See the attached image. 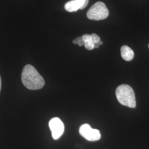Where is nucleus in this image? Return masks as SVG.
<instances>
[{"label": "nucleus", "instance_id": "1", "mask_svg": "<svg viewBox=\"0 0 149 149\" xmlns=\"http://www.w3.org/2000/svg\"><path fill=\"white\" fill-rule=\"evenodd\" d=\"M22 82L24 86L31 90L42 88L45 85L43 77L31 65H26L22 71Z\"/></svg>", "mask_w": 149, "mask_h": 149}, {"label": "nucleus", "instance_id": "2", "mask_svg": "<svg viewBox=\"0 0 149 149\" xmlns=\"http://www.w3.org/2000/svg\"><path fill=\"white\" fill-rule=\"evenodd\" d=\"M116 95L118 102L123 106L134 108L136 103L133 89L128 85L119 86L116 91Z\"/></svg>", "mask_w": 149, "mask_h": 149}, {"label": "nucleus", "instance_id": "3", "mask_svg": "<svg viewBox=\"0 0 149 149\" xmlns=\"http://www.w3.org/2000/svg\"><path fill=\"white\" fill-rule=\"evenodd\" d=\"M109 15V11L106 6L102 2H97L92 6L87 13L88 18L94 21L106 19Z\"/></svg>", "mask_w": 149, "mask_h": 149}, {"label": "nucleus", "instance_id": "4", "mask_svg": "<svg viewBox=\"0 0 149 149\" xmlns=\"http://www.w3.org/2000/svg\"><path fill=\"white\" fill-rule=\"evenodd\" d=\"M80 135L90 141H96L101 138L100 130L92 129L88 124L82 125L79 129Z\"/></svg>", "mask_w": 149, "mask_h": 149}, {"label": "nucleus", "instance_id": "5", "mask_svg": "<svg viewBox=\"0 0 149 149\" xmlns=\"http://www.w3.org/2000/svg\"><path fill=\"white\" fill-rule=\"evenodd\" d=\"M49 125L53 138L54 140L59 139L64 133L65 127L63 122L59 118H54L49 121Z\"/></svg>", "mask_w": 149, "mask_h": 149}, {"label": "nucleus", "instance_id": "6", "mask_svg": "<svg viewBox=\"0 0 149 149\" xmlns=\"http://www.w3.org/2000/svg\"><path fill=\"white\" fill-rule=\"evenodd\" d=\"M89 0H72L66 3L65 9L69 12H73L83 10L88 3Z\"/></svg>", "mask_w": 149, "mask_h": 149}, {"label": "nucleus", "instance_id": "7", "mask_svg": "<svg viewBox=\"0 0 149 149\" xmlns=\"http://www.w3.org/2000/svg\"><path fill=\"white\" fill-rule=\"evenodd\" d=\"M121 55L123 59L125 61H130L133 59L134 53L133 50L127 45H123L121 49Z\"/></svg>", "mask_w": 149, "mask_h": 149}, {"label": "nucleus", "instance_id": "8", "mask_svg": "<svg viewBox=\"0 0 149 149\" xmlns=\"http://www.w3.org/2000/svg\"><path fill=\"white\" fill-rule=\"evenodd\" d=\"M82 38L85 43V47L88 50H91L94 49V43L93 42L91 35L86 34L82 36Z\"/></svg>", "mask_w": 149, "mask_h": 149}, {"label": "nucleus", "instance_id": "9", "mask_svg": "<svg viewBox=\"0 0 149 149\" xmlns=\"http://www.w3.org/2000/svg\"><path fill=\"white\" fill-rule=\"evenodd\" d=\"M91 37L92 40V41H93L94 44L99 43V42L101 40V39H100V37L98 35H97L96 34H92L91 35Z\"/></svg>", "mask_w": 149, "mask_h": 149}, {"label": "nucleus", "instance_id": "10", "mask_svg": "<svg viewBox=\"0 0 149 149\" xmlns=\"http://www.w3.org/2000/svg\"><path fill=\"white\" fill-rule=\"evenodd\" d=\"M77 44L80 46V47H81V46H83L84 44H85V43H84V40L82 39V37H80V39H79V40L78 41V43H77Z\"/></svg>", "mask_w": 149, "mask_h": 149}, {"label": "nucleus", "instance_id": "11", "mask_svg": "<svg viewBox=\"0 0 149 149\" xmlns=\"http://www.w3.org/2000/svg\"><path fill=\"white\" fill-rule=\"evenodd\" d=\"M80 37H77L74 40H73V43L74 44H77L78 43V41L79 40V39H80Z\"/></svg>", "mask_w": 149, "mask_h": 149}, {"label": "nucleus", "instance_id": "12", "mask_svg": "<svg viewBox=\"0 0 149 149\" xmlns=\"http://www.w3.org/2000/svg\"><path fill=\"white\" fill-rule=\"evenodd\" d=\"M100 44L99 43H95L94 44V48H98L100 47Z\"/></svg>", "mask_w": 149, "mask_h": 149}, {"label": "nucleus", "instance_id": "13", "mask_svg": "<svg viewBox=\"0 0 149 149\" xmlns=\"http://www.w3.org/2000/svg\"><path fill=\"white\" fill-rule=\"evenodd\" d=\"M1 78L0 76V91H1Z\"/></svg>", "mask_w": 149, "mask_h": 149}, {"label": "nucleus", "instance_id": "14", "mask_svg": "<svg viewBox=\"0 0 149 149\" xmlns=\"http://www.w3.org/2000/svg\"><path fill=\"white\" fill-rule=\"evenodd\" d=\"M99 44H100V45H102V44H103V42L101 41V40H100V41L99 42Z\"/></svg>", "mask_w": 149, "mask_h": 149}, {"label": "nucleus", "instance_id": "15", "mask_svg": "<svg viewBox=\"0 0 149 149\" xmlns=\"http://www.w3.org/2000/svg\"><path fill=\"white\" fill-rule=\"evenodd\" d=\"M148 46H149V45H148Z\"/></svg>", "mask_w": 149, "mask_h": 149}]
</instances>
